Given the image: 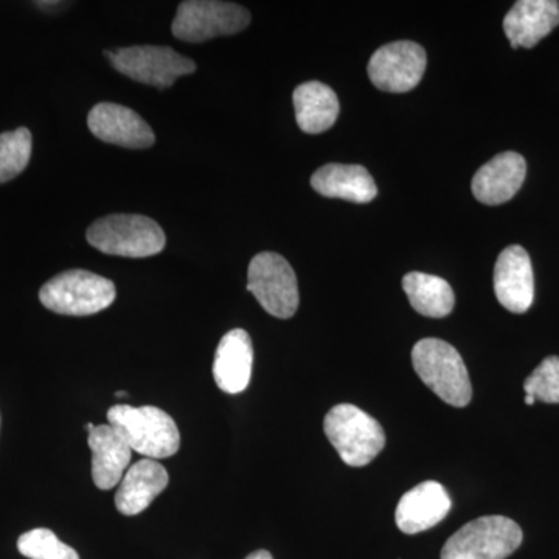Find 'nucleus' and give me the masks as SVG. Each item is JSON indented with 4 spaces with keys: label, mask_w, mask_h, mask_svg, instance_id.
I'll use <instances>...</instances> for the list:
<instances>
[{
    "label": "nucleus",
    "mask_w": 559,
    "mask_h": 559,
    "mask_svg": "<svg viewBox=\"0 0 559 559\" xmlns=\"http://www.w3.org/2000/svg\"><path fill=\"white\" fill-rule=\"evenodd\" d=\"M108 421L132 451L151 460L168 459L179 451L178 425L159 407L117 404L108 411Z\"/></svg>",
    "instance_id": "1"
},
{
    "label": "nucleus",
    "mask_w": 559,
    "mask_h": 559,
    "mask_svg": "<svg viewBox=\"0 0 559 559\" xmlns=\"http://www.w3.org/2000/svg\"><path fill=\"white\" fill-rule=\"evenodd\" d=\"M412 364L419 380L444 403L466 407L473 399L468 370L457 349L441 340H423L412 349Z\"/></svg>",
    "instance_id": "2"
},
{
    "label": "nucleus",
    "mask_w": 559,
    "mask_h": 559,
    "mask_svg": "<svg viewBox=\"0 0 559 559\" xmlns=\"http://www.w3.org/2000/svg\"><path fill=\"white\" fill-rule=\"evenodd\" d=\"M86 237L92 248L128 259L157 255L167 242L159 224L142 215L105 216L92 224Z\"/></svg>",
    "instance_id": "3"
},
{
    "label": "nucleus",
    "mask_w": 559,
    "mask_h": 559,
    "mask_svg": "<svg viewBox=\"0 0 559 559\" xmlns=\"http://www.w3.org/2000/svg\"><path fill=\"white\" fill-rule=\"evenodd\" d=\"M326 439L348 466L369 465L385 447L380 423L353 404H337L323 421Z\"/></svg>",
    "instance_id": "4"
},
{
    "label": "nucleus",
    "mask_w": 559,
    "mask_h": 559,
    "mask_svg": "<svg viewBox=\"0 0 559 559\" xmlns=\"http://www.w3.org/2000/svg\"><path fill=\"white\" fill-rule=\"evenodd\" d=\"M116 294L110 280L94 272L72 270L49 280L39 290V300L57 314L91 316L109 308Z\"/></svg>",
    "instance_id": "5"
},
{
    "label": "nucleus",
    "mask_w": 559,
    "mask_h": 559,
    "mask_svg": "<svg viewBox=\"0 0 559 559\" xmlns=\"http://www.w3.org/2000/svg\"><path fill=\"white\" fill-rule=\"evenodd\" d=\"M522 530L506 516L471 521L444 544L441 559H506L522 544Z\"/></svg>",
    "instance_id": "6"
},
{
    "label": "nucleus",
    "mask_w": 559,
    "mask_h": 559,
    "mask_svg": "<svg viewBox=\"0 0 559 559\" xmlns=\"http://www.w3.org/2000/svg\"><path fill=\"white\" fill-rule=\"evenodd\" d=\"M250 24L245 7L218 0H187L179 5L171 32L187 43H204L218 36L237 35Z\"/></svg>",
    "instance_id": "7"
},
{
    "label": "nucleus",
    "mask_w": 559,
    "mask_h": 559,
    "mask_svg": "<svg viewBox=\"0 0 559 559\" xmlns=\"http://www.w3.org/2000/svg\"><path fill=\"white\" fill-rule=\"evenodd\" d=\"M248 290L263 310L277 319H290L299 308V285L288 261L275 252H261L249 264Z\"/></svg>",
    "instance_id": "8"
},
{
    "label": "nucleus",
    "mask_w": 559,
    "mask_h": 559,
    "mask_svg": "<svg viewBox=\"0 0 559 559\" xmlns=\"http://www.w3.org/2000/svg\"><path fill=\"white\" fill-rule=\"evenodd\" d=\"M110 64L138 83L167 90L179 76L190 75L197 64L171 47L135 46L106 51Z\"/></svg>",
    "instance_id": "9"
},
{
    "label": "nucleus",
    "mask_w": 559,
    "mask_h": 559,
    "mask_svg": "<svg viewBox=\"0 0 559 559\" xmlns=\"http://www.w3.org/2000/svg\"><path fill=\"white\" fill-rule=\"evenodd\" d=\"M426 64L428 58L419 44L399 40L374 51L367 70L378 90L403 94L418 86Z\"/></svg>",
    "instance_id": "10"
},
{
    "label": "nucleus",
    "mask_w": 559,
    "mask_h": 559,
    "mask_svg": "<svg viewBox=\"0 0 559 559\" xmlns=\"http://www.w3.org/2000/svg\"><path fill=\"white\" fill-rule=\"evenodd\" d=\"M95 138L123 148H150L156 142L148 123L135 110L116 103H98L87 117Z\"/></svg>",
    "instance_id": "11"
},
{
    "label": "nucleus",
    "mask_w": 559,
    "mask_h": 559,
    "mask_svg": "<svg viewBox=\"0 0 559 559\" xmlns=\"http://www.w3.org/2000/svg\"><path fill=\"white\" fill-rule=\"evenodd\" d=\"M495 293L499 304L514 314H524L535 299L532 260L522 246H509L495 267Z\"/></svg>",
    "instance_id": "12"
},
{
    "label": "nucleus",
    "mask_w": 559,
    "mask_h": 559,
    "mask_svg": "<svg viewBox=\"0 0 559 559\" xmlns=\"http://www.w3.org/2000/svg\"><path fill=\"white\" fill-rule=\"evenodd\" d=\"M451 498L439 481H423L400 499L396 525L406 535H417L436 527L451 511Z\"/></svg>",
    "instance_id": "13"
},
{
    "label": "nucleus",
    "mask_w": 559,
    "mask_h": 559,
    "mask_svg": "<svg viewBox=\"0 0 559 559\" xmlns=\"http://www.w3.org/2000/svg\"><path fill=\"white\" fill-rule=\"evenodd\" d=\"M527 176V162L521 154L507 151L492 157L473 178L471 189L481 204L500 205L520 191Z\"/></svg>",
    "instance_id": "14"
},
{
    "label": "nucleus",
    "mask_w": 559,
    "mask_h": 559,
    "mask_svg": "<svg viewBox=\"0 0 559 559\" xmlns=\"http://www.w3.org/2000/svg\"><path fill=\"white\" fill-rule=\"evenodd\" d=\"M559 25L557 0H520L507 13L503 32L513 49H532Z\"/></svg>",
    "instance_id": "15"
},
{
    "label": "nucleus",
    "mask_w": 559,
    "mask_h": 559,
    "mask_svg": "<svg viewBox=\"0 0 559 559\" xmlns=\"http://www.w3.org/2000/svg\"><path fill=\"white\" fill-rule=\"evenodd\" d=\"M252 340L245 330H230L216 348L213 378L224 393L237 395L248 389L252 377Z\"/></svg>",
    "instance_id": "16"
},
{
    "label": "nucleus",
    "mask_w": 559,
    "mask_h": 559,
    "mask_svg": "<svg viewBox=\"0 0 559 559\" xmlns=\"http://www.w3.org/2000/svg\"><path fill=\"white\" fill-rule=\"evenodd\" d=\"M92 451V479L95 487L108 491L117 487L130 466L132 450L112 426L100 425L87 436Z\"/></svg>",
    "instance_id": "17"
},
{
    "label": "nucleus",
    "mask_w": 559,
    "mask_h": 559,
    "mask_svg": "<svg viewBox=\"0 0 559 559\" xmlns=\"http://www.w3.org/2000/svg\"><path fill=\"white\" fill-rule=\"evenodd\" d=\"M170 476L156 460L143 459L124 473L116 495V507L124 516H135L168 487Z\"/></svg>",
    "instance_id": "18"
},
{
    "label": "nucleus",
    "mask_w": 559,
    "mask_h": 559,
    "mask_svg": "<svg viewBox=\"0 0 559 559\" xmlns=\"http://www.w3.org/2000/svg\"><path fill=\"white\" fill-rule=\"evenodd\" d=\"M312 189L325 198H337L367 204L377 198L378 187L360 165L329 164L320 167L311 178Z\"/></svg>",
    "instance_id": "19"
},
{
    "label": "nucleus",
    "mask_w": 559,
    "mask_h": 559,
    "mask_svg": "<svg viewBox=\"0 0 559 559\" xmlns=\"http://www.w3.org/2000/svg\"><path fill=\"white\" fill-rule=\"evenodd\" d=\"M296 120L307 134L329 131L340 116L337 95L326 84L308 81L300 84L293 95Z\"/></svg>",
    "instance_id": "20"
},
{
    "label": "nucleus",
    "mask_w": 559,
    "mask_h": 559,
    "mask_svg": "<svg viewBox=\"0 0 559 559\" xmlns=\"http://www.w3.org/2000/svg\"><path fill=\"white\" fill-rule=\"evenodd\" d=\"M403 289L414 310L426 318H447L454 310V290L447 280L425 272H409L404 275Z\"/></svg>",
    "instance_id": "21"
},
{
    "label": "nucleus",
    "mask_w": 559,
    "mask_h": 559,
    "mask_svg": "<svg viewBox=\"0 0 559 559\" xmlns=\"http://www.w3.org/2000/svg\"><path fill=\"white\" fill-rule=\"evenodd\" d=\"M32 132L27 128L0 134V183L20 176L31 162Z\"/></svg>",
    "instance_id": "22"
},
{
    "label": "nucleus",
    "mask_w": 559,
    "mask_h": 559,
    "mask_svg": "<svg viewBox=\"0 0 559 559\" xmlns=\"http://www.w3.org/2000/svg\"><path fill=\"white\" fill-rule=\"evenodd\" d=\"M17 549L28 559H80L79 554L49 528L24 533L17 540Z\"/></svg>",
    "instance_id": "23"
},
{
    "label": "nucleus",
    "mask_w": 559,
    "mask_h": 559,
    "mask_svg": "<svg viewBox=\"0 0 559 559\" xmlns=\"http://www.w3.org/2000/svg\"><path fill=\"white\" fill-rule=\"evenodd\" d=\"M525 395L547 404L559 403V358L549 356L524 382Z\"/></svg>",
    "instance_id": "24"
},
{
    "label": "nucleus",
    "mask_w": 559,
    "mask_h": 559,
    "mask_svg": "<svg viewBox=\"0 0 559 559\" xmlns=\"http://www.w3.org/2000/svg\"><path fill=\"white\" fill-rule=\"evenodd\" d=\"M246 559H274V558H272V555L270 554V551L257 550V551H253V554H250L249 557H246Z\"/></svg>",
    "instance_id": "25"
},
{
    "label": "nucleus",
    "mask_w": 559,
    "mask_h": 559,
    "mask_svg": "<svg viewBox=\"0 0 559 559\" xmlns=\"http://www.w3.org/2000/svg\"><path fill=\"white\" fill-rule=\"evenodd\" d=\"M536 403V400L533 399V396H530V395H525V404H527V406H533V404Z\"/></svg>",
    "instance_id": "26"
},
{
    "label": "nucleus",
    "mask_w": 559,
    "mask_h": 559,
    "mask_svg": "<svg viewBox=\"0 0 559 559\" xmlns=\"http://www.w3.org/2000/svg\"><path fill=\"white\" fill-rule=\"evenodd\" d=\"M94 429H95L94 423H87V426H86L87 433L92 432V430H94Z\"/></svg>",
    "instance_id": "27"
},
{
    "label": "nucleus",
    "mask_w": 559,
    "mask_h": 559,
    "mask_svg": "<svg viewBox=\"0 0 559 559\" xmlns=\"http://www.w3.org/2000/svg\"><path fill=\"white\" fill-rule=\"evenodd\" d=\"M116 396H117V399H121V396H123V399H124V396H127V392H121V390H120V392H117Z\"/></svg>",
    "instance_id": "28"
}]
</instances>
